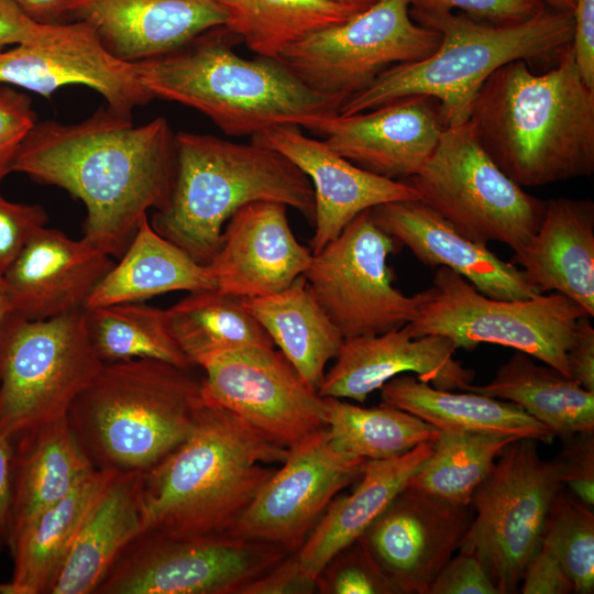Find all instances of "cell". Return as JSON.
<instances>
[{
  "label": "cell",
  "mask_w": 594,
  "mask_h": 594,
  "mask_svg": "<svg viewBox=\"0 0 594 594\" xmlns=\"http://www.w3.org/2000/svg\"><path fill=\"white\" fill-rule=\"evenodd\" d=\"M11 172L59 187L87 209L84 237L120 257L150 209L164 208L176 174V133L158 117L135 125L108 106L73 124L37 121Z\"/></svg>",
  "instance_id": "cell-1"
},
{
  "label": "cell",
  "mask_w": 594,
  "mask_h": 594,
  "mask_svg": "<svg viewBox=\"0 0 594 594\" xmlns=\"http://www.w3.org/2000/svg\"><path fill=\"white\" fill-rule=\"evenodd\" d=\"M469 121L487 155L516 184L537 187L594 172V89L571 43L543 74L516 59L479 89Z\"/></svg>",
  "instance_id": "cell-2"
},
{
  "label": "cell",
  "mask_w": 594,
  "mask_h": 594,
  "mask_svg": "<svg viewBox=\"0 0 594 594\" xmlns=\"http://www.w3.org/2000/svg\"><path fill=\"white\" fill-rule=\"evenodd\" d=\"M240 40L224 25L185 45L134 63L142 86L153 96L193 108L224 134L255 136L285 124L308 129L342 106L304 84L277 58H244Z\"/></svg>",
  "instance_id": "cell-3"
},
{
  "label": "cell",
  "mask_w": 594,
  "mask_h": 594,
  "mask_svg": "<svg viewBox=\"0 0 594 594\" xmlns=\"http://www.w3.org/2000/svg\"><path fill=\"white\" fill-rule=\"evenodd\" d=\"M288 454L224 408L205 402L188 438L142 474V529L229 534Z\"/></svg>",
  "instance_id": "cell-4"
},
{
  "label": "cell",
  "mask_w": 594,
  "mask_h": 594,
  "mask_svg": "<svg viewBox=\"0 0 594 594\" xmlns=\"http://www.w3.org/2000/svg\"><path fill=\"white\" fill-rule=\"evenodd\" d=\"M204 406L191 367L134 359L105 364L66 418L95 469L143 474L188 438Z\"/></svg>",
  "instance_id": "cell-5"
},
{
  "label": "cell",
  "mask_w": 594,
  "mask_h": 594,
  "mask_svg": "<svg viewBox=\"0 0 594 594\" xmlns=\"http://www.w3.org/2000/svg\"><path fill=\"white\" fill-rule=\"evenodd\" d=\"M416 21L440 33L428 57L397 64L367 88L346 100L339 114L374 109L414 95L439 103L446 128L469 120L472 102L484 81L506 63L558 57L572 41V11L547 8L522 22L492 24L462 12L411 11Z\"/></svg>",
  "instance_id": "cell-6"
},
{
  "label": "cell",
  "mask_w": 594,
  "mask_h": 594,
  "mask_svg": "<svg viewBox=\"0 0 594 594\" xmlns=\"http://www.w3.org/2000/svg\"><path fill=\"white\" fill-rule=\"evenodd\" d=\"M261 200L284 204L314 221L312 186L279 152L252 139L235 143L211 134L177 132L173 189L150 223L206 265L218 251L231 216Z\"/></svg>",
  "instance_id": "cell-7"
},
{
  "label": "cell",
  "mask_w": 594,
  "mask_h": 594,
  "mask_svg": "<svg viewBox=\"0 0 594 594\" xmlns=\"http://www.w3.org/2000/svg\"><path fill=\"white\" fill-rule=\"evenodd\" d=\"M103 365L85 308L43 320L7 312L0 327V435L13 441L66 417Z\"/></svg>",
  "instance_id": "cell-8"
},
{
  "label": "cell",
  "mask_w": 594,
  "mask_h": 594,
  "mask_svg": "<svg viewBox=\"0 0 594 594\" xmlns=\"http://www.w3.org/2000/svg\"><path fill=\"white\" fill-rule=\"evenodd\" d=\"M421 293L418 316L409 322L414 337L442 336L455 349L470 351L481 343L508 346L571 376L568 351L580 319L590 315L569 297L554 292L529 299L491 298L447 267L438 268Z\"/></svg>",
  "instance_id": "cell-9"
},
{
  "label": "cell",
  "mask_w": 594,
  "mask_h": 594,
  "mask_svg": "<svg viewBox=\"0 0 594 594\" xmlns=\"http://www.w3.org/2000/svg\"><path fill=\"white\" fill-rule=\"evenodd\" d=\"M405 182L465 238L498 241L514 252L534 237L546 211V200L526 193L487 155L469 120L446 128L425 166Z\"/></svg>",
  "instance_id": "cell-10"
},
{
  "label": "cell",
  "mask_w": 594,
  "mask_h": 594,
  "mask_svg": "<svg viewBox=\"0 0 594 594\" xmlns=\"http://www.w3.org/2000/svg\"><path fill=\"white\" fill-rule=\"evenodd\" d=\"M537 442L520 438L498 455L472 495L475 515L458 549L482 562L499 594L519 592L541 547L553 497L563 487L557 458L543 460Z\"/></svg>",
  "instance_id": "cell-11"
},
{
  "label": "cell",
  "mask_w": 594,
  "mask_h": 594,
  "mask_svg": "<svg viewBox=\"0 0 594 594\" xmlns=\"http://www.w3.org/2000/svg\"><path fill=\"white\" fill-rule=\"evenodd\" d=\"M287 554L230 534L143 529L120 551L94 594H242Z\"/></svg>",
  "instance_id": "cell-12"
},
{
  "label": "cell",
  "mask_w": 594,
  "mask_h": 594,
  "mask_svg": "<svg viewBox=\"0 0 594 594\" xmlns=\"http://www.w3.org/2000/svg\"><path fill=\"white\" fill-rule=\"evenodd\" d=\"M440 33L414 21L409 0H378L289 46L277 59L311 89L343 105L389 67L424 59Z\"/></svg>",
  "instance_id": "cell-13"
},
{
  "label": "cell",
  "mask_w": 594,
  "mask_h": 594,
  "mask_svg": "<svg viewBox=\"0 0 594 594\" xmlns=\"http://www.w3.org/2000/svg\"><path fill=\"white\" fill-rule=\"evenodd\" d=\"M399 246L367 209L312 254L304 276L344 339L381 334L418 316L422 293L406 296L393 285L387 260Z\"/></svg>",
  "instance_id": "cell-14"
},
{
  "label": "cell",
  "mask_w": 594,
  "mask_h": 594,
  "mask_svg": "<svg viewBox=\"0 0 594 594\" xmlns=\"http://www.w3.org/2000/svg\"><path fill=\"white\" fill-rule=\"evenodd\" d=\"M200 367L205 402L230 411L278 447L290 450L327 428L324 397L275 348L234 349Z\"/></svg>",
  "instance_id": "cell-15"
},
{
  "label": "cell",
  "mask_w": 594,
  "mask_h": 594,
  "mask_svg": "<svg viewBox=\"0 0 594 594\" xmlns=\"http://www.w3.org/2000/svg\"><path fill=\"white\" fill-rule=\"evenodd\" d=\"M366 461L340 451L327 428L316 432L288 450L229 534L298 551L336 495L360 479Z\"/></svg>",
  "instance_id": "cell-16"
},
{
  "label": "cell",
  "mask_w": 594,
  "mask_h": 594,
  "mask_svg": "<svg viewBox=\"0 0 594 594\" xmlns=\"http://www.w3.org/2000/svg\"><path fill=\"white\" fill-rule=\"evenodd\" d=\"M0 85H10L45 98L61 87L87 86L107 106L130 114L153 96L142 86L135 65L119 59L86 22L50 23L36 41L0 51Z\"/></svg>",
  "instance_id": "cell-17"
},
{
  "label": "cell",
  "mask_w": 594,
  "mask_h": 594,
  "mask_svg": "<svg viewBox=\"0 0 594 594\" xmlns=\"http://www.w3.org/2000/svg\"><path fill=\"white\" fill-rule=\"evenodd\" d=\"M472 517L470 506L406 486L360 538L400 594H428Z\"/></svg>",
  "instance_id": "cell-18"
},
{
  "label": "cell",
  "mask_w": 594,
  "mask_h": 594,
  "mask_svg": "<svg viewBox=\"0 0 594 594\" xmlns=\"http://www.w3.org/2000/svg\"><path fill=\"white\" fill-rule=\"evenodd\" d=\"M446 129L440 103L414 95L371 110L327 117L307 130L354 165L375 175L407 180L435 152Z\"/></svg>",
  "instance_id": "cell-19"
},
{
  "label": "cell",
  "mask_w": 594,
  "mask_h": 594,
  "mask_svg": "<svg viewBox=\"0 0 594 594\" xmlns=\"http://www.w3.org/2000/svg\"><path fill=\"white\" fill-rule=\"evenodd\" d=\"M300 128L278 125L252 140L279 152L308 177L315 198V232L309 241L312 254L336 239L361 212L387 202L419 200L407 182L362 169L324 141L306 136Z\"/></svg>",
  "instance_id": "cell-20"
},
{
  "label": "cell",
  "mask_w": 594,
  "mask_h": 594,
  "mask_svg": "<svg viewBox=\"0 0 594 594\" xmlns=\"http://www.w3.org/2000/svg\"><path fill=\"white\" fill-rule=\"evenodd\" d=\"M446 337H414L409 323L375 336L344 339L318 394L363 404L389 380L407 373L442 389L465 391L475 373L453 358Z\"/></svg>",
  "instance_id": "cell-21"
},
{
  "label": "cell",
  "mask_w": 594,
  "mask_h": 594,
  "mask_svg": "<svg viewBox=\"0 0 594 594\" xmlns=\"http://www.w3.org/2000/svg\"><path fill=\"white\" fill-rule=\"evenodd\" d=\"M113 265L85 238L73 240L45 226L1 275L8 312L43 320L82 309Z\"/></svg>",
  "instance_id": "cell-22"
},
{
  "label": "cell",
  "mask_w": 594,
  "mask_h": 594,
  "mask_svg": "<svg viewBox=\"0 0 594 594\" xmlns=\"http://www.w3.org/2000/svg\"><path fill=\"white\" fill-rule=\"evenodd\" d=\"M311 257L290 229L287 206L261 200L231 216L206 265L217 289L250 298L285 289L304 275Z\"/></svg>",
  "instance_id": "cell-23"
},
{
  "label": "cell",
  "mask_w": 594,
  "mask_h": 594,
  "mask_svg": "<svg viewBox=\"0 0 594 594\" xmlns=\"http://www.w3.org/2000/svg\"><path fill=\"white\" fill-rule=\"evenodd\" d=\"M371 215L422 264L449 268L487 297L516 300L540 294L517 265L462 235L420 200L383 204L372 208Z\"/></svg>",
  "instance_id": "cell-24"
},
{
  "label": "cell",
  "mask_w": 594,
  "mask_h": 594,
  "mask_svg": "<svg viewBox=\"0 0 594 594\" xmlns=\"http://www.w3.org/2000/svg\"><path fill=\"white\" fill-rule=\"evenodd\" d=\"M63 12L88 23L112 55L132 64L226 23L219 0H67Z\"/></svg>",
  "instance_id": "cell-25"
},
{
  "label": "cell",
  "mask_w": 594,
  "mask_h": 594,
  "mask_svg": "<svg viewBox=\"0 0 594 594\" xmlns=\"http://www.w3.org/2000/svg\"><path fill=\"white\" fill-rule=\"evenodd\" d=\"M512 262L539 290L560 293L594 316V202L547 200L542 222Z\"/></svg>",
  "instance_id": "cell-26"
},
{
  "label": "cell",
  "mask_w": 594,
  "mask_h": 594,
  "mask_svg": "<svg viewBox=\"0 0 594 594\" xmlns=\"http://www.w3.org/2000/svg\"><path fill=\"white\" fill-rule=\"evenodd\" d=\"M142 473L108 471L48 594H94L124 546L142 529Z\"/></svg>",
  "instance_id": "cell-27"
},
{
  "label": "cell",
  "mask_w": 594,
  "mask_h": 594,
  "mask_svg": "<svg viewBox=\"0 0 594 594\" xmlns=\"http://www.w3.org/2000/svg\"><path fill=\"white\" fill-rule=\"evenodd\" d=\"M436 441L384 460H367L350 495L334 497L296 556L314 579L341 549L360 538L407 486L430 457Z\"/></svg>",
  "instance_id": "cell-28"
},
{
  "label": "cell",
  "mask_w": 594,
  "mask_h": 594,
  "mask_svg": "<svg viewBox=\"0 0 594 594\" xmlns=\"http://www.w3.org/2000/svg\"><path fill=\"white\" fill-rule=\"evenodd\" d=\"M380 389L383 403L408 411L440 431L515 436L543 443L556 437L546 425L510 402L470 391L438 388L408 373L389 380Z\"/></svg>",
  "instance_id": "cell-29"
},
{
  "label": "cell",
  "mask_w": 594,
  "mask_h": 594,
  "mask_svg": "<svg viewBox=\"0 0 594 594\" xmlns=\"http://www.w3.org/2000/svg\"><path fill=\"white\" fill-rule=\"evenodd\" d=\"M12 444L9 542L35 514L65 497L97 470L80 450L66 417L21 435Z\"/></svg>",
  "instance_id": "cell-30"
},
{
  "label": "cell",
  "mask_w": 594,
  "mask_h": 594,
  "mask_svg": "<svg viewBox=\"0 0 594 594\" xmlns=\"http://www.w3.org/2000/svg\"><path fill=\"white\" fill-rule=\"evenodd\" d=\"M118 264L105 275L88 297L85 308L122 302H143L157 295L216 288L205 264L158 234L147 216Z\"/></svg>",
  "instance_id": "cell-31"
},
{
  "label": "cell",
  "mask_w": 594,
  "mask_h": 594,
  "mask_svg": "<svg viewBox=\"0 0 594 594\" xmlns=\"http://www.w3.org/2000/svg\"><path fill=\"white\" fill-rule=\"evenodd\" d=\"M244 301L301 378L318 392L326 366L338 355L344 338L314 297L305 276L278 293Z\"/></svg>",
  "instance_id": "cell-32"
},
{
  "label": "cell",
  "mask_w": 594,
  "mask_h": 594,
  "mask_svg": "<svg viewBox=\"0 0 594 594\" xmlns=\"http://www.w3.org/2000/svg\"><path fill=\"white\" fill-rule=\"evenodd\" d=\"M465 391L510 402L546 425L556 437L594 432V392L571 376L516 351L484 385Z\"/></svg>",
  "instance_id": "cell-33"
},
{
  "label": "cell",
  "mask_w": 594,
  "mask_h": 594,
  "mask_svg": "<svg viewBox=\"0 0 594 594\" xmlns=\"http://www.w3.org/2000/svg\"><path fill=\"white\" fill-rule=\"evenodd\" d=\"M108 471L95 470L58 502L35 514L11 539L10 581L0 582V594H48L77 529Z\"/></svg>",
  "instance_id": "cell-34"
},
{
  "label": "cell",
  "mask_w": 594,
  "mask_h": 594,
  "mask_svg": "<svg viewBox=\"0 0 594 594\" xmlns=\"http://www.w3.org/2000/svg\"><path fill=\"white\" fill-rule=\"evenodd\" d=\"M165 312L172 338L193 366L234 349L275 348L244 298L217 288L189 293Z\"/></svg>",
  "instance_id": "cell-35"
},
{
  "label": "cell",
  "mask_w": 594,
  "mask_h": 594,
  "mask_svg": "<svg viewBox=\"0 0 594 594\" xmlns=\"http://www.w3.org/2000/svg\"><path fill=\"white\" fill-rule=\"evenodd\" d=\"M224 26L256 56L278 58L309 34L361 12L333 0H219Z\"/></svg>",
  "instance_id": "cell-36"
},
{
  "label": "cell",
  "mask_w": 594,
  "mask_h": 594,
  "mask_svg": "<svg viewBox=\"0 0 594 594\" xmlns=\"http://www.w3.org/2000/svg\"><path fill=\"white\" fill-rule=\"evenodd\" d=\"M324 399L331 441L354 458L398 457L422 442L436 441L441 432L419 417L386 403L363 407L341 398Z\"/></svg>",
  "instance_id": "cell-37"
},
{
  "label": "cell",
  "mask_w": 594,
  "mask_h": 594,
  "mask_svg": "<svg viewBox=\"0 0 594 594\" xmlns=\"http://www.w3.org/2000/svg\"><path fill=\"white\" fill-rule=\"evenodd\" d=\"M90 342L105 363L158 360L193 367L170 336L165 309L143 302L85 308Z\"/></svg>",
  "instance_id": "cell-38"
},
{
  "label": "cell",
  "mask_w": 594,
  "mask_h": 594,
  "mask_svg": "<svg viewBox=\"0 0 594 594\" xmlns=\"http://www.w3.org/2000/svg\"><path fill=\"white\" fill-rule=\"evenodd\" d=\"M520 438L481 432L441 431L432 453L407 486L457 506H470L502 451Z\"/></svg>",
  "instance_id": "cell-39"
},
{
  "label": "cell",
  "mask_w": 594,
  "mask_h": 594,
  "mask_svg": "<svg viewBox=\"0 0 594 594\" xmlns=\"http://www.w3.org/2000/svg\"><path fill=\"white\" fill-rule=\"evenodd\" d=\"M557 557L573 584V593L594 592V513L561 487L549 508L542 542Z\"/></svg>",
  "instance_id": "cell-40"
},
{
  "label": "cell",
  "mask_w": 594,
  "mask_h": 594,
  "mask_svg": "<svg viewBox=\"0 0 594 594\" xmlns=\"http://www.w3.org/2000/svg\"><path fill=\"white\" fill-rule=\"evenodd\" d=\"M320 594H400L361 538L341 549L317 576Z\"/></svg>",
  "instance_id": "cell-41"
},
{
  "label": "cell",
  "mask_w": 594,
  "mask_h": 594,
  "mask_svg": "<svg viewBox=\"0 0 594 594\" xmlns=\"http://www.w3.org/2000/svg\"><path fill=\"white\" fill-rule=\"evenodd\" d=\"M411 11L460 12L492 24H510L531 19L548 8L546 0H409Z\"/></svg>",
  "instance_id": "cell-42"
},
{
  "label": "cell",
  "mask_w": 594,
  "mask_h": 594,
  "mask_svg": "<svg viewBox=\"0 0 594 594\" xmlns=\"http://www.w3.org/2000/svg\"><path fill=\"white\" fill-rule=\"evenodd\" d=\"M36 122L30 97L0 85V183L11 173L13 157Z\"/></svg>",
  "instance_id": "cell-43"
},
{
  "label": "cell",
  "mask_w": 594,
  "mask_h": 594,
  "mask_svg": "<svg viewBox=\"0 0 594 594\" xmlns=\"http://www.w3.org/2000/svg\"><path fill=\"white\" fill-rule=\"evenodd\" d=\"M47 222L43 206L12 202L0 193V275Z\"/></svg>",
  "instance_id": "cell-44"
},
{
  "label": "cell",
  "mask_w": 594,
  "mask_h": 594,
  "mask_svg": "<svg viewBox=\"0 0 594 594\" xmlns=\"http://www.w3.org/2000/svg\"><path fill=\"white\" fill-rule=\"evenodd\" d=\"M564 444L556 457L563 486L587 506L594 505V432L578 433L562 439Z\"/></svg>",
  "instance_id": "cell-45"
},
{
  "label": "cell",
  "mask_w": 594,
  "mask_h": 594,
  "mask_svg": "<svg viewBox=\"0 0 594 594\" xmlns=\"http://www.w3.org/2000/svg\"><path fill=\"white\" fill-rule=\"evenodd\" d=\"M428 594H499V591L476 557L459 552L437 574Z\"/></svg>",
  "instance_id": "cell-46"
},
{
  "label": "cell",
  "mask_w": 594,
  "mask_h": 594,
  "mask_svg": "<svg viewBox=\"0 0 594 594\" xmlns=\"http://www.w3.org/2000/svg\"><path fill=\"white\" fill-rule=\"evenodd\" d=\"M317 580L300 565L296 553H288L268 571L249 584L242 594H312Z\"/></svg>",
  "instance_id": "cell-47"
},
{
  "label": "cell",
  "mask_w": 594,
  "mask_h": 594,
  "mask_svg": "<svg viewBox=\"0 0 594 594\" xmlns=\"http://www.w3.org/2000/svg\"><path fill=\"white\" fill-rule=\"evenodd\" d=\"M521 594H570L573 584L550 549L541 544L528 564L519 586Z\"/></svg>",
  "instance_id": "cell-48"
},
{
  "label": "cell",
  "mask_w": 594,
  "mask_h": 594,
  "mask_svg": "<svg viewBox=\"0 0 594 594\" xmlns=\"http://www.w3.org/2000/svg\"><path fill=\"white\" fill-rule=\"evenodd\" d=\"M571 47L576 68L585 84L594 89V0H575Z\"/></svg>",
  "instance_id": "cell-49"
},
{
  "label": "cell",
  "mask_w": 594,
  "mask_h": 594,
  "mask_svg": "<svg viewBox=\"0 0 594 594\" xmlns=\"http://www.w3.org/2000/svg\"><path fill=\"white\" fill-rule=\"evenodd\" d=\"M50 23H40L10 0H0V51L36 41Z\"/></svg>",
  "instance_id": "cell-50"
},
{
  "label": "cell",
  "mask_w": 594,
  "mask_h": 594,
  "mask_svg": "<svg viewBox=\"0 0 594 594\" xmlns=\"http://www.w3.org/2000/svg\"><path fill=\"white\" fill-rule=\"evenodd\" d=\"M568 362L571 377L583 388L594 392V328L590 316L582 317L578 323Z\"/></svg>",
  "instance_id": "cell-51"
},
{
  "label": "cell",
  "mask_w": 594,
  "mask_h": 594,
  "mask_svg": "<svg viewBox=\"0 0 594 594\" xmlns=\"http://www.w3.org/2000/svg\"><path fill=\"white\" fill-rule=\"evenodd\" d=\"M12 481L13 444L0 435V552L9 544Z\"/></svg>",
  "instance_id": "cell-52"
},
{
  "label": "cell",
  "mask_w": 594,
  "mask_h": 594,
  "mask_svg": "<svg viewBox=\"0 0 594 594\" xmlns=\"http://www.w3.org/2000/svg\"><path fill=\"white\" fill-rule=\"evenodd\" d=\"M25 14L40 23H54L64 14L63 9L67 0H10Z\"/></svg>",
  "instance_id": "cell-53"
},
{
  "label": "cell",
  "mask_w": 594,
  "mask_h": 594,
  "mask_svg": "<svg viewBox=\"0 0 594 594\" xmlns=\"http://www.w3.org/2000/svg\"><path fill=\"white\" fill-rule=\"evenodd\" d=\"M342 4L353 7L358 11H363L377 2L378 0H333Z\"/></svg>",
  "instance_id": "cell-54"
},
{
  "label": "cell",
  "mask_w": 594,
  "mask_h": 594,
  "mask_svg": "<svg viewBox=\"0 0 594 594\" xmlns=\"http://www.w3.org/2000/svg\"><path fill=\"white\" fill-rule=\"evenodd\" d=\"M547 4L553 9L562 11H572L575 7V0H546Z\"/></svg>",
  "instance_id": "cell-55"
},
{
  "label": "cell",
  "mask_w": 594,
  "mask_h": 594,
  "mask_svg": "<svg viewBox=\"0 0 594 594\" xmlns=\"http://www.w3.org/2000/svg\"><path fill=\"white\" fill-rule=\"evenodd\" d=\"M7 312H8V306H7V300H6L3 286L1 282V275H0V327Z\"/></svg>",
  "instance_id": "cell-56"
}]
</instances>
